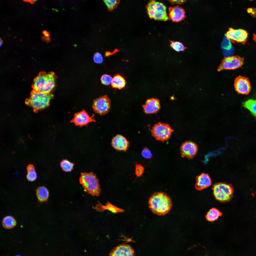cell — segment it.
Returning <instances> with one entry per match:
<instances>
[{"mask_svg": "<svg viewBox=\"0 0 256 256\" xmlns=\"http://www.w3.org/2000/svg\"><path fill=\"white\" fill-rule=\"evenodd\" d=\"M212 190L214 196L216 200L221 202L230 201L233 196V190L230 184L224 182L214 183Z\"/></svg>", "mask_w": 256, "mask_h": 256, "instance_id": "obj_5", "label": "cell"}, {"mask_svg": "<svg viewBox=\"0 0 256 256\" xmlns=\"http://www.w3.org/2000/svg\"><path fill=\"white\" fill-rule=\"evenodd\" d=\"M50 32H48L46 30H43L42 32V33L44 35V36L47 37H50Z\"/></svg>", "mask_w": 256, "mask_h": 256, "instance_id": "obj_35", "label": "cell"}, {"mask_svg": "<svg viewBox=\"0 0 256 256\" xmlns=\"http://www.w3.org/2000/svg\"><path fill=\"white\" fill-rule=\"evenodd\" d=\"M111 144L116 150L126 152L129 146V142L124 137L118 134L112 139Z\"/></svg>", "mask_w": 256, "mask_h": 256, "instance_id": "obj_15", "label": "cell"}, {"mask_svg": "<svg viewBox=\"0 0 256 256\" xmlns=\"http://www.w3.org/2000/svg\"><path fill=\"white\" fill-rule=\"evenodd\" d=\"M27 179L30 181L35 180L37 178V175L34 166L32 165H30L27 167Z\"/></svg>", "mask_w": 256, "mask_h": 256, "instance_id": "obj_25", "label": "cell"}, {"mask_svg": "<svg viewBox=\"0 0 256 256\" xmlns=\"http://www.w3.org/2000/svg\"><path fill=\"white\" fill-rule=\"evenodd\" d=\"M144 112L146 114L155 113L160 110V106L159 100L157 98H151L147 99L143 105Z\"/></svg>", "mask_w": 256, "mask_h": 256, "instance_id": "obj_17", "label": "cell"}, {"mask_svg": "<svg viewBox=\"0 0 256 256\" xmlns=\"http://www.w3.org/2000/svg\"><path fill=\"white\" fill-rule=\"evenodd\" d=\"M242 105L244 107L248 110L256 117V100H248L243 102Z\"/></svg>", "mask_w": 256, "mask_h": 256, "instance_id": "obj_24", "label": "cell"}, {"mask_svg": "<svg viewBox=\"0 0 256 256\" xmlns=\"http://www.w3.org/2000/svg\"><path fill=\"white\" fill-rule=\"evenodd\" d=\"M103 1L110 11L116 8L119 2V1L117 0H106Z\"/></svg>", "mask_w": 256, "mask_h": 256, "instance_id": "obj_28", "label": "cell"}, {"mask_svg": "<svg viewBox=\"0 0 256 256\" xmlns=\"http://www.w3.org/2000/svg\"><path fill=\"white\" fill-rule=\"evenodd\" d=\"M235 90L239 94L247 95L250 92L251 85L248 78L239 76L236 78L234 84Z\"/></svg>", "mask_w": 256, "mask_h": 256, "instance_id": "obj_12", "label": "cell"}, {"mask_svg": "<svg viewBox=\"0 0 256 256\" xmlns=\"http://www.w3.org/2000/svg\"><path fill=\"white\" fill-rule=\"evenodd\" d=\"M95 63L97 64H101L102 63L103 58L99 52L96 53L93 57Z\"/></svg>", "mask_w": 256, "mask_h": 256, "instance_id": "obj_32", "label": "cell"}, {"mask_svg": "<svg viewBox=\"0 0 256 256\" xmlns=\"http://www.w3.org/2000/svg\"><path fill=\"white\" fill-rule=\"evenodd\" d=\"M17 224L15 218L11 216H7L4 217L2 222L3 227L7 229H11L15 227Z\"/></svg>", "mask_w": 256, "mask_h": 256, "instance_id": "obj_22", "label": "cell"}, {"mask_svg": "<svg viewBox=\"0 0 256 256\" xmlns=\"http://www.w3.org/2000/svg\"><path fill=\"white\" fill-rule=\"evenodd\" d=\"M180 154L183 158H186L189 159L193 158L198 151L197 146L194 142L190 141H186L180 146Z\"/></svg>", "mask_w": 256, "mask_h": 256, "instance_id": "obj_11", "label": "cell"}, {"mask_svg": "<svg viewBox=\"0 0 256 256\" xmlns=\"http://www.w3.org/2000/svg\"><path fill=\"white\" fill-rule=\"evenodd\" d=\"M79 182L85 190L93 196L98 197L101 192L99 180L93 172L81 173Z\"/></svg>", "mask_w": 256, "mask_h": 256, "instance_id": "obj_3", "label": "cell"}, {"mask_svg": "<svg viewBox=\"0 0 256 256\" xmlns=\"http://www.w3.org/2000/svg\"><path fill=\"white\" fill-rule=\"evenodd\" d=\"M169 19L174 22H179L183 20L185 17L184 9L180 6H177L170 7L169 9Z\"/></svg>", "mask_w": 256, "mask_h": 256, "instance_id": "obj_16", "label": "cell"}, {"mask_svg": "<svg viewBox=\"0 0 256 256\" xmlns=\"http://www.w3.org/2000/svg\"><path fill=\"white\" fill-rule=\"evenodd\" d=\"M110 100L106 95L94 99L92 105L94 112L101 115L107 114L110 111Z\"/></svg>", "mask_w": 256, "mask_h": 256, "instance_id": "obj_8", "label": "cell"}, {"mask_svg": "<svg viewBox=\"0 0 256 256\" xmlns=\"http://www.w3.org/2000/svg\"><path fill=\"white\" fill-rule=\"evenodd\" d=\"M3 42V40L1 39V38H0V47H1V45H2V43Z\"/></svg>", "mask_w": 256, "mask_h": 256, "instance_id": "obj_37", "label": "cell"}, {"mask_svg": "<svg viewBox=\"0 0 256 256\" xmlns=\"http://www.w3.org/2000/svg\"><path fill=\"white\" fill-rule=\"evenodd\" d=\"M37 0H29V2L32 4H33Z\"/></svg>", "mask_w": 256, "mask_h": 256, "instance_id": "obj_36", "label": "cell"}, {"mask_svg": "<svg viewBox=\"0 0 256 256\" xmlns=\"http://www.w3.org/2000/svg\"><path fill=\"white\" fill-rule=\"evenodd\" d=\"M229 30L226 35L231 41L233 43H241L243 45L246 43L248 35L246 30L241 29H234L230 27Z\"/></svg>", "mask_w": 256, "mask_h": 256, "instance_id": "obj_10", "label": "cell"}, {"mask_svg": "<svg viewBox=\"0 0 256 256\" xmlns=\"http://www.w3.org/2000/svg\"><path fill=\"white\" fill-rule=\"evenodd\" d=\"M41 37L42 40L43 41H45L46 43H49L51 39L50 37H48L44 36H41Z\"/></svg>", "mask_w": 256, "mask_h": 256, "instance_id": "obj_34", "label": "cell"}, {"mask_svg": "<svg viewBox=\"0 0 256 256\" xmlns=\"http://www.w3.org/2000/svg\"><path fill=\"white\" fill-rule=\"evenodd\" d=\"M134 250L130 245L122 244L115 247L110 251L109 256H134Z\"/></svg>", "mask_w": 256, "mask_h": 256, "instance_id": "obj_14", "label": "cell"}, {"mask_svg": "<svg viewBox=\"0 0 256 256\" xmlns=\"http://www.w3.org/2000/svg\"><path fill=\"white\" fill-rule=\"evenodd\" d=\"M173 131L169 125L160 122L155 125L151 130L152 136L155 139L162 142L169 138Z\"/></svg>", "mask_w": 256, "mask_h": 256, "instance_id": "obj_7", "label": "cell"}, {"mask_svg": "<svg viewBox=\"0 0 256 256\" xmlns=\"http://www.w3.org/2000/svg\"><path fill=\"white\" fill-rule=\"evenodd\" d=\"M126 81L124 78L119 75H115L113 78L111 83L112 87L114 88L120 89L125 86Z\"/></svg>", "mask_w": 256, "mask_h": 256, "instance_id": "obj_21", "label": "cell"}, {"mask_svg": "<svg viewBox=\"0 0 256 256\" xmlns=\"http://www.w3.org/2000/svg\"><path fill=\"white\" fill-rule=\"evenodd\" d=\"M93 114L90 117L84 110L75 114L73 118L70 121L71 123H73L75 125L80 127L86 125L91 122H95L96 121L93 118Z\"/></svg>", "mask_w": 256, "mask_h": 256, "instance_id": "obj_13", "label": "cell"}, {"mask_svg": "<svg viewBox=\"0 0 256 256\" xmlns=\"http://www.w3.org/2000/svg\"><path fill=\"white\" fill-rule=\"evenodd\" d=\"M196 182L195 185L196 189L200 191L206 188L211 184L210 178L207 174L202 173L196 177Z\"/></svg>", "mask_w": 256, "mask_h": 256, "instance_id": "obj_18", "label": "cell"}, {"mask_svg": "<svg viewBox=\"0 0 256 256\" xmlns=\"http://www.w3.org/2000/svg\"><path fill=\"white\" fill-rule=\"evenodd\" d=\"M185 1V0H169V1L172 4H181L183 3Z\"/></svg>", "mask_w": 256, "mask_h": 256, "instance_id": "obj_33", "label": "cell"}, {"mask_svg": "<svg viewBox=\"0 0 256 256\" xmlns=\"http://www.w3.org/2000/svg\"><path fill=\"white\" fill-rule=\"evenodd\" d=\"M53 97V95L51 93H46L32 90L25 103L34 110H39L48 107Z\"/></svg>", "mask_w": 256, "mask_h": 256, "instance_id": "obj_4", "label": "cell"}, {"mask_svg": "<svg viewBox=\"0 0 256 256\" xmlns=\"http://www.w3.org/2000/svg\"><path fill=\"white\" fill-rule=\"evenodd\" d=\"M144 170V167L142 165L140 164H138L136 162L135 173L137 177L141 176L143 173Z\"/></svg>", "mask_w": 256, "mask_h": 256, "instance_id": "obj_30", "label": "cell"}, {"mask_svg": "<svg viewBox=\"0 0 256 256\" xmlns=\"http://www.w3.org/2000/svg\"><path fill=\"white\" fill-rule=\"evenodd\" d=\"M149 207L154 213L162 215L167 213L172 206L171 201L166 194L162 192H155L150 198Z\"/></svg>", "mask_w": 256, "mask_h": 256, "instance_id": "obj_1", "label": "cell"}, {"mask_svg": "<svg viewBox=\"0 0 256 256\" xmlns=\"http://www.w3.org/2000/svg\"><path fill=\"white\" fill-rule=\"evenodd\" d=\"M222 215L219 210L215 208H212L207 212L206 216V219L209 221L213 222L218 219Z\"/></svg>", "mask_w": 256, "mask_h": 256, "instance_id": "obj_23", "label": "cell"}, {"mask_svg": "<svg viewBox=\"0 0 256 256\" xmlns=\"http://www.w3.org/2000/svg\"><path fill=\"white\" fill-rule=\"evenodd\" d=\"M142 156L147 159H150L152 158V155L150 150L146 147H145L142 149L141 152Z\"/></svg>", "mask_w": 256, "mask_h": 256, "instance_id": "obj_31", "label": "cell"}, {"mask_svg": "<svg viewBox=\"0 0 256 256\" xmlns=\"http://www.w3.org/2000/svg\"><path fill=\"white\" fill-rule=\"evenodd\" d=\"M23 1L26 2H29V0H23Z\"/></svg>", "mask_w": 256, "mask_h": 256, "instance_id": "obj_38", "label": "cell"}, {"mask_svg": "<svg viewBox=\"0 0 256 256\" xmlns=\"http://www.w3.org/2000/svg\"><path fill=\"white\" fill-rule=\"evenodd\" d=\"M56 78L53 72H40L34 79L32 85V90L45 93H51L55 87Z\"/></svg>", "mask_w": 256, "mask_h": 256, "instance_id": "obj_2", "label": "cell"}, {"mask_svg": "<svg viewBox=\"0 0 256 256\" xmlns=\"http://www.w3.org/2000/svg\"><path fill=\"white\" fill-rule=\"evenodd\" d=\"M94 208L100 212H102L105 210H108L114 214L123 212L124 211V210L115 206L108 201L106 203L105 205H104L98 202V204Z\"/></svg>", "mask_w": 256, "mask_h": 256, "instance_id": "obj_19", "label": "cell"}, {"mask_svg": "<svg viewBox=\"0 0 256 256\" xmlns=\"http://www.w3.org/2000/svg\"><path fill=\"white\" fill-rule=\"evenodd\" d=\"M170 46L171 47L177 51H183L186 48L183 44L180 42L173 41H170Z\"/></svg>", "mask_w": 256, "mask_h": 256, "instance_id": "obj_27", "label": "cell"}, {"mask_svg": "<svg viewBox=\"0 0 256 256\" xmlns=\"http://www.w3.org/2000/svg\"><path fill=\"white\" fill-rule=\"evenodd\" d=\"M36 195L38 201L40 203H42L47 201L49 195V191L45 187H40L36 189Z\"/></svg>", "mask_w": 256, "mask_h": 256, "instance_id": "obj_20", "label": "cell"}, {"mask_svg": "<svg viewBox=\"0 0 256 256\" xmlns=\"http://www.w3.org/2000/svg\"><path fill=\"white\" fill-rule=\"evenodd\" d=\"M112 78L110 75L105 74L102 75L101 78L102 83L104 85H108L111 83Z\"/></svg>", "mask_w": 256, "mask_h": 256, "instance_id": "obj_29", "label": "cell"}, {"mask_svg": "<svg viewBox=\"0 0 256 256\" xmlns=\"http://www.w3.org/2000/svg\"><path fill=\"white\" fill-rule=\"evenodd\" d=\"M60 165L63 171L65 172H69L73 169L74 164L67 159H64L60 162Z\"/></svg>", "mask_w": 256, "mask_h": 256, "instance_id": "obj_26", "label": "cell"}, {"mask_svg": "<svg viewBox=\"0 0 256 256\" xmlns=\"http://www.w3.org/2000/svg\"><path fill=\"white\" fill-rule=\"evenodd\" d=\"M244 60V58L238 55L225 57L222 60L217 70L220 71L223 70L236 69L242 66Z\"/></svg>", "mask_w": 256, "mask_h": 256, "instance_id": "obj_9", "label": "cell"}, {"mask_svg": "<svg viewBox=\"0 0 256 256\" xmlns=\"http://www.w3.org/2000/svg\"><path fill=\"white\" fill-rule=\"evenodd\" d=\"M20 256V255H16V256Z\"/></svg>", "mask_w": 256, "mask_h": 256, "instance_id": "obj_39", "label": "cell"}, {"mask_svg": "<svg viewBox=\"0 0 256 256\" xmlns=\"http://www.w3.org/2000/svg\"><path fill=\"white\" fill-rule=\"evenodd\" d=\"M146 7L147 14L150 18L164 21L168 20L166 7L162 3L151 0L148 2Z\"/></svg>", "mask_w": 256, "mask_h": 256, "instance_id": "obj_6", "label": "cell"}]
</instances>
